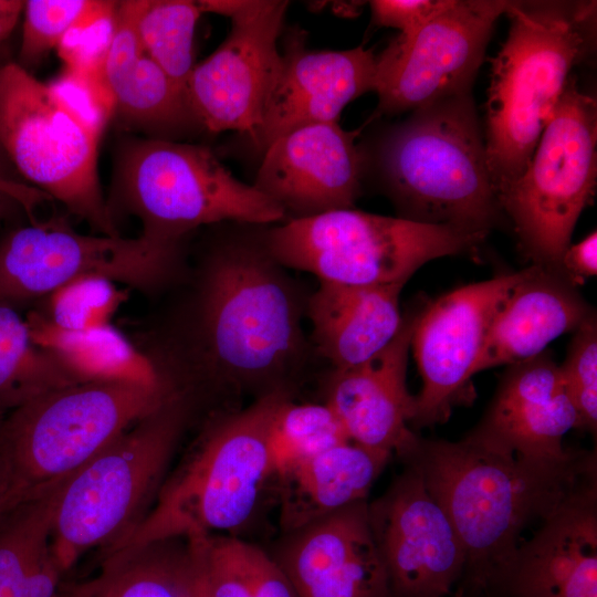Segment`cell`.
<instances>
[{
    "instance_id": "30",
    "label": "cell",
    "mask_w": 597,
    "mask_h": 597,
    "mask_svg": "<svg viewBox=\"0 0 597 597\" xmlns=\"http://www.w3.org/2000/svg\"><path fill=\"white\" fill-rule=\"evenodd\" d=\"M77 383L34 343L21 311L0 303V419L42 394Z\"/></svg>"
},
{
    "instance_id": "38",
    "label": "cell",
    "mask_w": 597,
    "mask_h": 597,
    "mask_svg": "<svg viewBox=\"0 0 597 597\" xmlns=\"http://www.w3.org/2000/svg\"><path fill=\"white\" fill-rule=\"evenodd\" d=\"M48 200L52 199L20 176L0 145V224L36 223L35 210Z\"/></svg>"
},
{
    "instance_id": "44",
    "label": "cell",
    "mask_w": 597,
    "mask_h": 597,
    "mask_svg": "<svg viewBox=\"0 0 597 597\" xmlns=\"http://www.w3.org/2000/svg\"><path fill=\"white\" fill-rule=\"evenodd\" d=\"M55 597H80L75 585H61Z\"/></svg>"
},
{
    "instance_id": "25",
    "label": "cell",
    "mask_w": 597,
    "mask_h": 597,
    "mask_svg": "<svg viewBox=\"0 0 597 597\" xmlns=\"http://www.w3.org/2000/svg\"><path fill=\"white\" fill-rule=\"evenodd\" d=\"M306 301L310 341L332 368L358 365L384 349L398 333L404 285H347L318 281Z\"/></svg>"
},
{
    "instance_id": "23",
    "label": "cell",
    "mask_w": 597,
    "mask_h": 597,
    "mask_svg": "<svg viewBox=\"0 0 597 597\" xmlns=\"http://www.w3.org/2000/svg\"><path fill=\"white\" fill-rule=\"evenodd\" d=\"M142 6L143 0L118 1L103 80L114 100V117L124 128L180 142L205 130L185 90L143 51L137 33Z\"/></svg>"
},
{
    "instance_id": "14",
    "label": "cell",
    "mask_w": 597,
    "mask_h": 597,
    "mask_svg": "<svg viewBox=\"0 0 597 597\" xmlns=\"http://www.w3.org/2000/svg\"><path fill=\"white\" fill-rule=\"evenodd\" d=\"M287 7L243 0L223 42L195 64L185 91L205 132L235 130L248 139L260 126L282 65L277 40Z\"/></svg>"
},
{
    "instance_id": "4",
    "label": "cell",
    "mask_w": 597,
    "mask_h": 597,
    "mask_svg": "<svg viewBox=\"0 0 597 597\" xmlns=\"http://www.w3.org/2000/svg\"><path fill=\"white\" fill-rule=\"evenodd\" d=\"M193 405L181 391L138 420L54 493L50 549L62 576L95 547L103 556L153 506Z\"/></svg>"
},
{
    "instance_id": "29",
    "label": "cell",
    "mask_w": 597,
    "mask_h": 597,
    "mask_svg": "<svg viewBox=\"0 0 597 597\" xmlns=\"http://www.w3.org/2000/svg\"><path fill=\"white\" fill-rule=\"evenodd\" d=\"M54 493L19 504L0 523V597H55L62 574L50 549Z\"/></svg>"
},
{
    "instance_id": "40",
    "label": "cell",
    "mask_w": 597,
    "mask_h": 597,
    "mask_svg": "<svg viewBox=\"0 0 597 597\" xmlns=\"http://www.w3.org/2000/svg\"><path fill=\"white\" fill-rule=\"evenodd\" d=\"M562 272L576 285L597 273V234H588L580 242L569 245L565 251Z\"/></svg>"
},
{
    "instance_id": "10",
    "label": "cell",
    "mask_w": 597,
    "mask_h": 597,
    "mask_svg": "<svg viewBox=\"0 0 597 597\" xmlns=\"http://www.w3.org/2000/svg\"><path fill=\"white\" fill-rule=\"evenodd\" d=\"M188 243L83 234L61 218L14 226L0 237V303L30 310L86 275L155 294L184 275Z\"/></svg>"
},
{
    "instance_id": "27",
    "label": "cell",
    "mask_w": 597,
    "mask_h": 597,
    "mask_svg": "<svg viewBox=\"0 0 597 597\" xmlns=\"http://www.w3.org/2000/svg\"><path fill=\"white\" fill-rule=\"evenodd\" d=\"M25 318L34 343L78 383L127 380L174 388L150 358L112 324L70 331L55 326L33 310H29Z\"/></svg>"
},
{
    "instance_id": "41",
    "label": "cell",
    "mask_w": 597,
    "mask_h": 597,
    "mask_svg": "<svg viewBox=\"0 0 597 597\" xmlns=\"http://www.w3.org/2000/svg\"><path fill=\"white\" fill-rule=\"evenodd\" d=\"M19 504L21 501L15 492L9 467L0 454V523Z\"/></svg>"
},
{
    "instance_id": "43",
    "label": "cell",
    "mask_w": 597,
    "mask_h": 597,
    "mask_svg": "<svg viewBox=\"0 0 597 597\" xmlns=\"http://www.w3.org/2000/svg\"><path fill=\"white\" fill-rule=\"evenodd\" d=\"M191 548H192V546H191ZM192 552H193L195 561H196V573H195V577H193V580L191 583L190 589H189L186 597H209L208 594H207L203 580H202L199 564H198L197 556L195 554L193 548H192Z\"/></svg>"
},
{
    "instance_id": "11",
    "label": "cell",
    "mask_w": 597,
    "mask_h": 597,
    "mask_svg": "<svg viewBox=\"0 0 597 597\" xmlns=\"http://www.w3.org/2000/svg\"><path fill=\"white\" fill-rule=\"evenodd\" d=\"M101 138L17 62L0 65V145L31 186L102 235H121L97 171Z\"/></svg>"
},
{
    "instance_id": "31",
    "label": "cell",
    "mask_w": 597,
    "mask_h": 597,
    "mask_svg": "<svg viewBox=\"0 0 597 597\" xmlns=\"http://www.w3.org/2000/svg\"><path fill=\"white\" fill-rule=\"evenodd\" d=\"M201 14L197 1L143 0L137 19L143 51L184 90L195 66L193 35Z\"/></svg>"
},
{
    "instance_id": "32",
    "label": "cell",
    "mask_w": 597,
    "mask_h": 597,
    "mask_svg": "<svg viewBox=\"0 0 597 597\" xmlns=\"http://www.w3.org/2000/svg\"><path fill=\"white\" fill-rule=\"evenodd\" d=\"M349 441L325 402L294 404L287 398L276 409L268 431L273 476L297 462Z\"/></svg>"
},
{
    "instance_id": "21",
    "label": "cell",
    "mask_w": 597,
    "mask_h": 597,
    "mask_svg": "<svg viewBox=\"0 0 597 597\" xmlns=\"http://www.w3.org/2000/svg\"><path fill=\"white\" fill-rule=\"evenodd\" d=\"M275 561L297 597H392L366 500L290 533Z\"/></svg>"
},
{
    "instance_id": "39",
    "label": "cell",
    "mask_w": 597,
    "mask_h": 597,
    "mask_svg": "<svg viewBox=\"0 0 597 597\" xmlns=\"http://www.w3.org/2000/svg\"><path fill=\"white\" fill-rule=\"evenodd\" d=\"M452 0H374L369 2L377 25L395 28L408 34L443 11Z\"/></svg>"
},
{
    "instance_id": "15",
    "label": "cell",
    "mask_w": 597,
    "mask_h": 597,
    "mask_svg": "<svg viewBox=\"0 0 597 597\" xmlns=\"http://www.w3.org/2000/svg\"><path fill=\"white\" fill-rule=\"evenodd\" d=\"M523 270L458 287L420 308L410 349L422 380L410 425L444 422L474 376L489 326Z\"/></svg>"
},
{
    "instance_id": "17",
    "label": "cell",
    "mask_w": 597,
    "mask_h": 597,
    "mask_svg": "<svg viewBox=\"0 0 597 597\" xmlns=\"http://www.w3.org/2000/svg\"><path fill=\"white\" fill-rule=\"evenodd\" d=\"M355 136L338 123L293 129L264 150L252 185L287 220L354 208L366 169Z\"/></svg>"
},
{
    "instance_id": "19",
    "label": "cell",
    "mask_w": 597,
    "mask_h": 597,
    "mask_svg": "<svg viewBox=\"0 0 597 597\" xmlns=\"http://www.w3.org/2000/svg\"><path fill=\"white\" fill-rule=\"evenodd\" d=\"M577 425L559 365L545 350L507 366L486 411L464 438L503 454L555 461L570 453L562 441Z\"/></svg>"
},
{
    "instance_id": "13",
    "label": "cell",
    "mask_w": 597,
    "mask_h": 597,
    "mask_svg": "<svg viewBox=\"0 0 597 597\" xmlns=\"http://www.w3.org/2000/svg\"><path fill=\"white\" fill-rule=\"evenodd\" d=\"M512 1L452 0L376 57L379 114L395 115L470 91L495 21Z\"/></svg>"
},
{
    "instance_id": "6",
    "label": "cell",
    "mask_w": 597,
    "mask_h": 597,
    "mask_svg": "<svg viewBox=\"0 0 597 597\" xmlns=\"http://www.w3.org/2000/svg\"><path fill=\"white\" fill-rule=\"evenodd\" d=\"M507 13L509 35L492 61L484 142L498 200L525 171L584 52L579 23L587 12L513 2Z\"/></svg>"
},
{
    "instance_id": "33",
    "label": "cell",
    "mask_w": 597,
    "mask_h": 597,
    "mask_svg": "<svg viewBox=\"0 0 597 597\" xmlns=\"http://www.w3.org/2000/svg\"><path fill=\"white\" fill-rule=\"evenodd\" d=\"M127 298L117 283L98 275L78 277L59 287L30 310L57 327L85 331L111 325Z\"/></svg>"
},
{
    "instance_id": "7",
    "label": "cell",
    "mask_w": 597,
    "mask_h": 597,
    "mask_svg": "<svg viewBox=\"0 0 597 597\" xmlns=\"http://www.w3.org/2000/svg\"><path fill=\"white\" fill-rule=\"evenodd\" d=\"M107 206L113 218L118 211L135 216L140 235L157 242L189 240L203 226L285 219L277 203L237 179L209 147L148 137L118 147Z\"/></svg>"
},
{
    "instance_id": "12",
    "label": "cell",
    "mask_w": 597,
    "mask_h": 597,
    "mask_svg": "<svg viewBox=\"0 0 597 597\" xmlns=\"http://www.w3.org/2000/svg\"><path fill=\"white\" fill-rule=\"evenodd\" d=\"M596 143V101L569 77L525 171L499 198L534 265L562 272L575 224L595 192Z\"/></svg>"
},
{
    "instance_id": "5",
    "label": "cell",
    "mask_w": 597,
    "mask_h": 597,
    "mask_svg": "<svg viewBox=\"0 0 597 597\" xmlns=\"http://www.w3.org/2000/svg\"><path fill=\"white\" fill-rule=\"evenodd\" d=\"M287 398L289 390L268 392L207 429L185 462L164 481L140 524L104 557L155 541L226 535L245 525L264 483L273 476L268 431Z\"/></svg>"
},
{
    "instance_id": "9",
    "label": "cell",
    "mask_w": 597,
    "mask_h": 597,
    "mask_svg": "<svg viewBox=\"0 0 597 597\" xmlns=\"http://www.w3.org/2000/svg\"><path fill=\"white\" fill-rule=\"evenodd\" d=\"M486 234L354 208L266 228L268 245L283 266L347 285H405L427 262L469 252Z\"/></svg>"
},
{
    "instance_id": "3",
    "label": "cell",
    "mask_w": 597,
    "mask_h": 597,
    "mask_svg": "<svg viewBox=\"0 0 597 597\" xmlns=\"http://www.w3.org/2000/svg\"><path fill=\"white\" fill-rule=\"evenodd\" d=\"M373 161L400 218L488 233L502 212L470 91L389 126Z\"/></svg>"
},
{
    "instance_id": "26",
    "label": "cell",
    "mask_w": 597,
    "mask_h": 597,
    "mask_svg": "<svg viewBox=\"0 0 597 597\" xmlns=\"http://www.w3.org/2000/svg\"><path fill=\"white\" fill-rule=\"evenodd\" d=\"M391 455L349 441L277 473L281 528L293 533L366 500Z\"/></svg>"
},
{
    "instance_id": "20",
    "label": "cell",
    "mask_w": 597,
    "mask_h": 597,
    "mask_svg": "<svg viewBox=\"0 0 597 597\" xmlns=\"http://www.w3.org/2000/svg\"><path fill=\"white\" fill-rule=\"evenodd\" d=\"M491 597H597V474L519 545Z\"/></svg>"
},
{
    "instance_id": "35",
    "label": "cell",
    "mask_w": 597,
    "mask_h": 597,
    "mask_svg": "<svg viewBox=\"0 0 597 597\" xmlns=\"http://www.w3.org/2000/svg\"><path fill=\"white\" fill-rule=\"evenodd\" d=\"M566 390L578 415L577 429L597 430V317L586 320L574 331L567 355L559 365Z\"/></svg>"
},
{
    "instance_id": "8",
    "label": "cell",
    "mask_w": 597,
    "mask_h": 597,
    "mask_svg": "<svg viewBox=\"0 0 597 597\" xmlns=\"http://www.w3.org/2000/svg\"><path fill=\"white\" fill-rule=\"evenodd\" d=\"M175 391L127 380L86 381L11 410L0 423V454L21 503L55 492Z\"/></svg>"
},
{
    "instance_id": "16",
    "label": "cell",
    "mask_w": 597,
    "mask_h": 597,
    "mask_svg": "<svg viewBox=\"0 0 597 597\" xmlns=\"http://www.w3.org/2000/svg\"><path fill=\"white\" fill-rule=\"evenodd\" d=\"M371 532L392 597H447L465 562L462 543L420 474L406 467L368 503Z\"/></svg>"
},
{
    "instance_id": "1",
    "label": "cell",
    "mask_w": 597,
    "mask_h": 597,
    "mask_svg": "<svg viewBox=\"0 0 597 597\" xmlns=\"http://www.w3.org/2000/svg\"><path fill=\"white\" fill-rule=\"evenodd\" d=\"M213 227L136 346L189 399L200 387L289 390L314 350L302 325L310 294L272 254L268 226Z\"/></svg>"
},
{
    "instance_id": "28",
    "label": "cell",
    "mask_w": 597,
    "mask_h": 597,
    "mask_svg": "<svg viewBox=\"0 0 597 597\" xmlns=\"http://www.w3.org/2000/svg\"><path fill=\"white\" fill-rule=\"evenodd\" d=\"M195 573L189 541L168 538L104 557L100 574L75 587L80 597H186Z\"/></svg>"
},
{
    "instance_id": "2",
    "label": "cell",
    "mask_w": 597,
    "mask_h": 597,
    "mask_svg": "<svg viewBox=\"0 0 597 597\" xmlns=\"http://www.w3.org/2000/svg\"><path fill=\"white\" fill-rule=\"evenodd\" d=\"M444 510L464 549L455 597H491L522 533L546 520L597 474L596 451L572 449L561 460L507 455L474 443L417 433L398 454Z\"/></svg>"
},
{
    "instance_id": "42",
    "label": "cell",
    "mask_w": 597,
    "mask_h": 597,
    "mask_svg": "<svg viewBox=\"0 0 597 597\" xmlns=\"http://www.w3.org/2000/svg\"><path fill=\"white\" fill-rule=\"evenodd\" d=\"M23 8L24 1L0 0V46L12 33Z\"/></svg>"
},
{
    "instance_id": "22",
    "label": "cell",
    "mask_w": 597,
    "mask_h": 597,
    "mask_svg": "<svg viewBox=\"0 0 597 597\" xmlns=\"http://www.w3.org/2000/svg\"><path fill=\"white\" fill-rule=\"evenodd\" d=\"M420 308L402 316L398 333L379 353L358 365L331 369L325 404L352 442L398 454L416 434L409 428L415 396L407 388V365Z\"/></svg>"
},
{
    "instance_id": "34",
    "label": "cell",
    "mask_w": 597,
    "mask_h": 597,
    "mask_svg": "<svg viewBox=\"0 0 597 597\" xmlns=\"http://www.w3.org/2000/svg\"><path fill=\"white\" fill-rule=\"evenodd\" d=\"M118 1L28 0L19 52V65L28 70L52 50L73 28L113 11Z\"/></svg>"
},
{
    "instance_id": "37",
    "label": "cell",
    "mask_w": 597,
    "mask_h": 597,
    "mask_svg": "<svg viewBox=\"0 0 597 597\" xmlns=\"http://www.w3.org/2000/svg\"><path fill=\"white\" fill-rule=\"evenodd\" d=\"M116 8L64 35L56 49L66 69L103 77L115 30Z\"/></svg>"
},
{
    "instance_id": "18",
    "label": "cell",
    "mask_w": 597,
    "mask_h": 597,
    "mask_svg": "<svg viewBox=\"0 0 597 597\" xmlns=\"http://www.w3.org/2000/svg\"><path fill=\"white\" fill-rule=\"evenodd\" d=\"M277 81L249 148L262 156L280 136L312 124L337 123L355 98L375 91L376 56L357 46L311 50L302 31L289 33Z\"/></svg>"
},
{
    "instance_id": "45",
    "label": "cell",
    "mask_w": 597,
    "mask_h": 597,
    "mask_svg": "<svg viewBox=\"0 0 597 597\" xmlns=\"http://www.w3.org/2000/svg\"><path fill=\"white\" fill-rule=\"evenodd\" d=\"M2 419H0V423H1Z\"/></svg>"
},
{
    "instance_id": "24",
    "label": "cell",
    "mask_w": 597,
    "mask_h": 597,
    "mask_svg": "<svg viewBox=\"0 0 597 597\" xmlns=\"http://www.w3.org/2000/svg\"><path fill=\"white\" fill-rule=\"evenodd\" d=\"M595 310L563 272L534 265L511 289L489 326L474 375L533 358L574 332Z\"/></svg>"
},
{
    "instance_id": "36",
    "label": "cell",
    "mask_w": 597,
    "mask_h": 597,
    "mask_svg": "<svg viewBox=\"0 0 597 597\" xmlns=\"http://www.w3.org/2000/svg\"><path fill=\"white\" fill-rule=\"evenodd\" d=\"M48 85L73 116L102 138L115 112L113 96L103 77L65 67Z\"/></svg>"
}]
</instances>
